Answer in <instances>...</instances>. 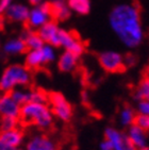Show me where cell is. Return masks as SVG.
I'll list each match as a JSON object with an SVG mask.
<instances>
[{"label": "cell", "mask_w": 149, "mask_h": 150, "mask_svg": "<svg viewBox=\"0 0 149 150\" xmlns=\"http://www.w3.org/2000/svg\"><path fill=\"white\" fill-rule=\"evenodd\" d=\"M99 149L100 150H113L112 148V145L108 139H103L102 142L100 143V146H99Z\"/></svg>", "instance_id": "f546056e"}, {"label": "cell", "mask_w": 149, "mask_h": 150, "mask_svg": "<svg viewBox=\"0 0 149 150\" xmlns=\"http://www.w3.org/2000/svg\"><path fill=\"white\" fill-rule=\"evenodd\" d=\"M16 125H17L16 118H12V117H1L0 118V130L1 131L14 129L16 128Z\"/></svg>", "instance_id": "484cf974"}, {"label": "cell", "mask_w": 149, "mask_h": 150, "mask_svg": "<svg viewBox=\"0 0 149 150\" xmlns=\"http://www.w3.org/2000/svg\"><path fill=\"white\" fill-rule=\"evenodd\" d=\"M25 42L26 48H28L29 50H37L40 49L44 43V40L40 38V36L38 35V33L33 31H27L23 34L21 38Z\"/></svg>", "instance_id": "ac0fdd59"}, {"label": "cell", "mask_w": 149, "mask_h": 150, "mask_svg": "<svg viewBox=\"0 0 149 150\" xmlns=\"http://www.w3.org/2000/svg\"><path fill=\"white\" fill-rule=\"evenodd\" d=\"M47 101H48V96L43 91H30V101L29 102L46 104Z\"/></svg>", "instance_id": "d4e9b609"}, {"label": "cell", "mask_w": 149, "mask_h": 150, "mask_svg": "<svg viewBox=\"0 0 149 150\" xmlns=\"http://www.w3.org/2000/svg\"><path fill=\"white\" fill-rule=\"evenodd\" d=\"M51 17L50 4L47 2H42L29 11L28 21L29 26L32 28H40L46 23H48Z\"/></svg>", "instance_id": "52a82bcc"}, {"label": "cell", "mask_w": 149, "mask_h": 150, "mask_svg": "<svg viewBox=\"0 0 149 150\" xmlns=\"http://www.w3.org/2000/svg\"><path fill=\"white\" fill-rule=\"evenodd\" d=\"M42 55H43L44 64H48L55 59V51L53 49V46L49 45V44H44L43 47L40 48Z\"/></svg>", "instance_id": "cb8c5ba5"}, {"label": "cell", "mask_w": 149, "mask_h": 150, "mask_svg": "<svg viewBox=\"0 0 149 150\" xmlns=\"http://www.w3.org/2000/svg\"><path fill=\"white\" fill-rule=\"evenodd\" d=\"M127 129L128 130H127L126 135L128 136L131 144L136 149H140V148L145 147V146H148V135H147L146 131L140 129L135 124H133Z\"/></svg>", "instance_id": "8fae6325"}, {"label": "cell", "mask_w": 149, "mask_h": 150, "mask_svg": "<svg viewBox=\"0 0 149 150\" xmlns=\"http://www.w3.org/2000/svg\"><path fill=\"white\" fill-rule=\"evenodd\" d=\"M31 3H33V4H40V3H42V2H44V0H29Z\"/></svg>", "instance_id": "1f68e13d"}, {"label": "cell", "mask_w": 149, "mask_h": 150, "mask_svg": "<svg viewBox=\"0 0 149 150\" xmlns=\"http://www.w3.org/2000/svg\"><path fill=\"white\" fill-rule=\"evenodd\" d=\"M0 150H21L18 147H10L8 145L3 144L2 142H0Z\"/></svg>", "instance_id": "4dcf8cb0"}, {"label": "cell", "mask_w": 149, "mask_h": 150, "mask_svg": "<svg viewBox=\"0 0 149 150\" xmlns=\"http://www.w3.org/2000/svg\"><path fill=\"white\" fill-rule=\"evenodd\" d=\"M78 58L76 54L69 51H65L59 59V68L64 72H70L76 69L78 64Z\"/></svg>", "instance_id": "2e32d148"}, {"label": "cell", "mask_w": 149, "mask_h": 150, "mask_svg": "<svg viewBox=\"0 0 149 150\" xmlns=\"http://www.w3.org/2000/svg\"><path fill=\"white\" fill-rule=\"evenodd\" d=\"M31 75L27 67L21 65H12L4 70L0 78V90L9 94L17 86H23L30 83Z\"/></svg>", "instance_id": "3957f363"}, {"label": "cell", "mask_w": 149, "mask_h": 150, "mask_svg": "<svg viewBox=\"0 0 149 150\" xmlns=\"http://www.w3.org/2000/svg\"><path fill=\"white\" fill-rule=\"evenodd\" d=\"M20 118L26 124L47 129L53 122V114L46 104L28 102L20 108Z\"/></svg>", "instance_id": "7a4b0ae2"}, {"label": "cell", "mask_w": 149, "mask_h": 150, "mask_svg": "<svg viewBox=\"0 0 149 150\" xmlns=\"http://www.w3.org/2000/svg\"><path fill=\"white\" fill-rule=\"evenodd\" d=\"M146 76L149 78V64H148V67H147V69H146Z\"/></svg>", "instance_id": "836d02e7"}, {"label": "cell", "mask_w": 149, "mask_h": 150, "mask_svg": "<svg viewBox=\"0 0 149 150\" xmlns=\"http://www.w3.org/2000/svg\"><path fill=\"white\" fill-rule=\"evenodd\" d=\"M111 29L118 40L128 48H136L144 40L140 12L134 3H121L112 9L109 15Z\"/></svg>", "instance_id": "6da1fadb"}, {"label": "cell", "mask_w": 149, "mask_h": 150, "mask_svg": "<svg viewBox=\"0 0 149 150\" xmlns=\"http://www.w3.org/2000/svg\"><path fill=\"white\" fill-rule=\"evenodd\" d=\"M0 118H1V117H0Z\"/></svg>", "instance_id": "e575fe53"}, {"label": "cell", "mask_w": 149, "mask_h": 150, "mask_svg": "<svg viewBox=\"0 0 149 150\" xmlns=\"http://www.w3.org/2000/svg\"><path fill=\"white\" fill-rule=\"evenodd\" d=\"M26 45L23 38H13V40H8L4 46H3V51L6 54H18L26 50Z\"/></svg>", "instance_id": "d6986e66"}, {"label": "cell", "mask_w": 149, "mask_h": 150, "mask_svg": "<svg viewBox=\"0 0 149 150\" xmlns=\"http://www.w3.org/2000/svg\"><path fill=\"white\" fill-rule=\"evenodd\" d=\"M12 4V0H0V14L6 13L10 6Z\"/></svg>", "instance_id": "f1b7e54d"}, {"label": "cell", "mask_w": 149, "mask_h": 150, "mask_svg": "<svg viewBox=\"0 0 149 150\" xmlns=\"http://www.w3.org/2000/svg\"><path fill=\"white\" fill-rule=\"evenodd\" d=\"M6 15L10 20L17 21V23H23V21H27V19H28L29 10L23 4L12 3L6 11Z\"/></svg>", "instance_id": "4fadbf2b"}, {"label": "cell", "mask_w": 149, "mask_h": 150, "mask_svg": "<svg viewBox=\"0 0 149 150\" xmlns=\"http://www.w3.org/2000/svg\"><path fill=\"white\" fill-rule=\"evenodd\" d=\"M48 101L51 104V112L57 118L68 121L72 116V108L62 94L51 93L48 95Z\"/></svg>", "instance_id": "277c9868"}, {"label": "cell", "mask_w": 149, "mask_h": 150, "mask_svg": "<svg viewBox=\"0 0 149 150\" xmlns=\"http://www.w3.org/2000/svg\"><path fill=\"white\" fill-rule=\"evenodd\" d=\"M23 141V134L21 131L16 128L11 130L1 131L0 132V142L8 145L10 147H19V145Z\"/></svg>", "instance_id": "5bb4252c"}, {"label": "cell", "mask_w": 149, "mask_h": 150, "mask_svg": "<svg viewBox=\"0 0 149 150\" xmlns=\"http://www.w3.org/2000/svg\"><path fill=\"white\" fill-rule=\"evenodd\" d=\"M67 6L69 10L77 14L85 15L91 10V1L89 0H67Z\"/></svg>", "instance_id": "ffe728a7"}, {"label": "cell", "mask_w": 149, "mask_h": 150, "mask_svg": "<svg viewBox=\"0 0 149 150\" xmlns=\"http://www.w3.org/2000/svg\"><path fill=\"white\" fill-rule=\"evenodd\" d=\"M134 124L136 126L143 129L144 131L149 132V115H143V114H138L135 116Z\"/></svg>", "instance_id": "4316f807"}, {"label": "cell", "mask_w": 149, "mask_h": 150, "mask_svg": "<svg viewBox=\"0 0 149 150\" xmlns=\"http://www.w3.org/2000/svg\"><path fill=\"white\" fill-rule=\"evenodd\" d=\"M135 111H136L138 114L149 115V99H144V100L138 101L136 110Z\"/></svg>", "instance_id": "83f0119b"}, {"label": "cell", "mask_w": 149, "mask_h": 150, "mask_svg": "<svg viewBox=\"0 0 149 150\" xmlns=\"http://www.w3.org/2000/svg\"><path fill=\"white\" fill-rule=\"evenodd\" d=\"M49 4L51 16L55 19L65 20L70 16V10L65 0H52L51 2H49Z\"/></svg>", "instance_id": "9a60e30c"}, {"label": "cell", "mask_w": 149, "mask_h": 150, "mask_svg": "<svg viewBox=\"0 0 149 150\" xmlns=\"http://www.w3.org/2000/svg\"><path fill=\"white\" fill-rule=\"evenodd\" d=\"M59 46H62L63 48H65L66 51L72 52L77 57H80L84 52V45L80 38L74 33L66 31V30H60Z\"/></svg>", "instance_id": "ba28073f"}, {"label": "cell", "mask_w": 149, "mask_h": 150, "mask_svg": "<svg viewBox=\"0 0 149 150\" xmlns=\"http://www.w3.org/2000/svg\"><path fill=\"white\" fill-rule=\"evenodd\" d=\"M136 116V111L130 105H123L118 112V122L121 127L129 128L134 124V119Z\"/></svg>", "instance_id": "e0dca14e"}, {"label": "cell", "mask_w": 149, "mask_h": 150, "mask_svg": "<svg viewBox=\"0 0 149 150\" xmlns=\"http://www.w3.org/2000/svg\"><path fill=\"white\" fill-rule=\"evenodd\" d=\"M26 64L28 68H32V69H36V68H40V66L45 65L40 49L30 50L27 54Z\"/></svg>", "instance_id": "44dd1931"}, {"label": "cell", "mask_w": 149, "mask_h": 150, "mask_svg": "<svg viewBox=\"0 0 149 150\" xmlns=\"http://www.w3.org/2000/svg\"><path fill=\"white\" fill-rule=\"evenodd\" d=\"M133 97L136 101L149 99V78L147 76L140 81L138 85L134 90Z\"/></svg>", "instance_id": "7402d4cb"}, {"label": "cell", "mask_w": 149, "mask_h": 150, "mask_svg": "<svg viewBox=\"0 0 149 150\" xmlns=\"http://www.w3.org/2000/svg\"><path fill=\"white\" fill-rule=\"evenodd\" d=\"M10 96L16 101L19 105L28 103L30 101V91H23V90H13L9 93Z\"/></svg>", "instance_id": "603a6c76"}, {"label": "cell", "mask_w": 149, "mask_h": 150, "mask_svg": "<svg viewBox=\"0 0 149 150\" xmlns=\"http://www.w3.org/2000/svg\"><path fill=\"white\" fill-rule=\"evenodd\" d=\"M98 61L102 69L108 72H121L126 68L123 57L119 52L112 50L103 51L98 55Z\"/></svg>", "instance_id": "5b68a950"}, {"label": "cell", "mask_w": 149, "mask_h": 150, "mask_svg": "<svg viewBox=\"0 0 149 150\" xmlns=\"http://www.w3.org/2000/svg\"><path fill=\"white\" fill-rule=\"evenodd\" d=\"M26 150H57V147L50 137L38 134L30 139L26 146Z\"/></svg>", "instance_id": "7c38bea8"}, {"label": "cell", "mask_w": 149, "mask_h": 150, "mask_svg": "<svg viewBox=\"0 0 149 150\" xmlns=\"http://www.w3.org/2000/svg\"><path fill=\"white\" fill-rule=\"evenodd\" d=\"M60 28L57 26L55 21L46 23L44 26H42L38 30V35L44 40L45 44H49L53 47L59 46V34H60Z\"/></svg>", "instance_id": "30bf717a"}, {"label": "cell", "mask_w": 149, "mask_h": 150, "mask_svg": "<svg viewBox=\"0 0 149 150\" xmlns=\"http://www.w3.org/2000/svg\"><path fill=\"white\" fill-rule=\"evenodd\" d=\"M21 105L14 101L10 94L0 97V117H12L18 119L20 116Z\"/></svg>", "instance_id": "9c48e42d"}, {"label": "cell", "mask_w": 149, "mask_h": 150, "mask_svg": "<svg viewBox=\"0 0 149 150\" xmlns=\"http://www.w3.org/2000/svg\"><path fill=\"white\" fill-rule=\"evenodd\" d=\"M104 139L111 143L113 150H138L131 144L126 133L116 128H106L104 131Z\"/></svg>", "instance_id": "8992f818"}, {"label": "cell", "mask_w": 149, "mask_h": 150, "mask_svg": "<svg viewBox=\"0 0 149 150\" xmlns=\"http://www.w3.org/2000/svg\"><path fill=\"white\" fill-rule=\"evenodd\" d=\"M138 150H149V146H145V147L140 148V149H138Z\"/></svg>", "instance_id": "d6a6232c"}]
</instances>
